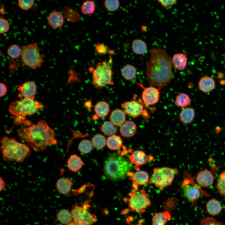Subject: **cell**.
Listing matches in <instances>:
<instances>
[{"mask_svg": "<svg viewBox=\"0 0 225 225\" xmlns=\"http://www.w3.org/2000/svg\"><path fill=\"white\" fill-rule=\"evenodd\" d=\"M145 73L149 82L160 89L171 81L173 74L172 58L164 49L152 48L149 60L145 63Z\"/></svg>", "mask_w": 225, "mask_h": 225, "instance_id": "1", "label": "cell"}, {"mask_svg": "<svg viewBox=\"0 0 225 225\" xmlns=\"http://www.w3.org/2000/svg\"><path fill=\"white\" fill-rule=\"evenodd\" d=\"M18 135L21 140L37 152L45 150L50 145H56L57 141L54 138V132L44 120L27 127H22Z\"/></svg>", "mask_w": 225, "mask_h": 225, "instance_id": "2", "label": "cell"}, {"mask_svg": "<svg viewBox=\"0 0 225 225\" xmlns=\"http://www.w3.org/2000/svg\"><path fill=\"white\" fill-rule=\"evenodd\" d=\"M0 142L1 150L5 161L21 162L31 153L28 146L18 142L14 138L4 136Z\"/></svg>", "mask_w": 225, "mask_h": 225, "instance_id": "3", "label": "cell"}, {"mask_svg": "<svg viewBox=\"0 0 225 225\" xmlns=\"http://www.w3.org/2000/svg\"><path fill=\"white\" fill-rule=\"evenodd\" d=\"M132 168L131 163L127 159L117 153H112L106 159L103 170L108 178L117 181L124 179Z\"/></svg>", "mask_w": 225, "mask_h": 225, "instance_id": "4", "label": "cell"}, {"mask_svg": "<svg viewBox=\"0 0 225 225\" xmlns=\"http://www.w3.org/2000/svg\"><path fill=\"white\" fill-rule=\"evenodd\" d=\"M44 106L38 101L31 98H24L12 103L8 108L9 113L17 117L24 118L37 112Z\"/></svg>", "mask_w": 225, "mask_h": 225, "instance_id": "5", "label": "cell"}, {"mask_svg": "<svg viewBox=\"0 0 225 225\" xmlns=\"http://www.w3.org/2000/svg\"><path fill=\"white\" fill-rule=\"evenodd\" d=\"M112 59L110 58L99 62L92 71V83L97 89H101L107 85H113L112 64Z\"/></svg>", "mask_w": 225, "mask_h": 225, "instance_id": "6", "label": "cell"}, {"mask_svg": "<svg viewBox=\"0 0 225 225\" xmlns=\"http://www.w3.org/2000/svg\"><path fill=\"white\" fill-rule=\"evenodd\" d=\"M42 50L36 42L24 46L21 57L22 64L34 69L40 68L44 62V55L40 53Z\"/></svg>", "mask_w": 225, "mask_h": 225, "instance_id": "7", "label": "cell"}, {"mask_svg": "<svg viewBox=\"0 0 225 225\" xmlns=\"http://www.w3.org/2000/svg\"><path fill=\"white\" fill-rule=\"evenodd\" d=\"M177 169L168 167L156 168L149 181V184H154L162 190L171 185L178 173Z\"/></svg>", "mask_w": 225, "mask_h": 225, "instance_id": "8", "label": "cell"}, {"mask_svg": "<svg viewBox=\"0 0 225 225\" xmlns=\"http://www.w3.org/2000/svg\"><path fill=\"white\" fill-rule=\"evenodd\" d=\"M129 196L124 200L128 202L129 210L139 214L144 212L151 204L149 195L143 189L138 190L137 187L132 190Z\"/></svg>", "mask_w": 225, "mask_h": 225, "instance_id": "9", "label": "cell"}, {"mask_svg": "<svg viewBox=\"0 0 225 225\" xmlns=\"http://www.w3.org/2000/svg\"><path fill=\"white\" fill-rule=\"evenodd\" d=\"M89 209L77 203L72 205L71 213L76 225H92L97 221V217L89 212Z\"/></svg>", "mask_w": 225, "mask_h": 225, "instance_id": "10", "label": "cell"}, {"mask_svg": "<svg viewBox=\"0 0 225 225\" xmlns=\"http://www.w3.org/2000/svg\"><path fill=\"white\" fill-rule=\"evenodd\" d=\"M182 187L185 197L191 202L196 201L202 192L204 193L194 182L191 176L186 171L184 172Z\"/></svg>", "mask_w": 225, "mask_h": 225, "instance_id": "11", "label": "cell"}, {"mask_svg": "<svg viewBox=\"0 0 225 225\" xmlns=\"http://www.w3.org/2000/svg\"><path fill=\"white\" fill-rule=\"evenodd\" d=\"M144 104L142 101L139 99L125 101L121 105L125 113L132 118H136L142 114L144 112Z\"/></svg>", "mask_w": 225, "mask_h": 225, "instance_id": "12", "label": "cell"}, {"mask_svg": "<svg viewBox=\"0 0 225 225\" xmlns=\"http://www.w3.org/2000/svg\"><path fill=\"white\" fill-rule=\"evenodd\" d=\"M159 89L151 86L144 88L142 94V98L144 104L148 106L156 103L159 100Z\"/></svg>", "mask_w": 225, "mask_h": 225, "instance_id": "13", "label": "cell"}, {"mask_svg": "<svg viewBox=\"0 0 225 225\" xmlns=\"http://www.w3.org/2000/svg\"><path fill=\"white\" fill-rule=\"evenodd\" d=\"M18 89L21 93L20 96L24 98H31L34 100L37 90V86L34 82L28 81L19 85Z\"/></svg>", "mask_w": 225, "mask_h": 225, "instance_id": "14", "label": "cell"}, {"mask_svg": "<svg viewBox=\"0 0 225 225\" xmlns=\"http://www.w3.org/2000/svg\"><path fill=\"white\" fill-rule=\"evenodd\" d=\"M197 182L203 187H208L211 185L214 181V176L208 170L200 171L196 177Z\"/></svg>", "mask_w": 225, "mask_h": 225, "instance_id": "15", "label": "cell"}, {"mask_svg": "<svg viewBox=\"0 0 225 225\" xmlns=\"http://www.w3.org/2000/svg\"><path fill=\"white\" fill-rule=\"evenodd\" d=\"M47 21L49 26L54 29L61 28L64 23V16L57 10L53 11L49 14Z\"/></svg>", "mask_w": 225, "mask_h": 225, "instance_id": "16", "label": "cell"}, {"mask_svg": "<svg viewBox=\"0 0 225 225\" xmlns=\"http://www.w3.org/2000/svg\"><path fill=\"white\" fill-rule=\"evenodd\" d=\"M130 179L134 183V187H137L138 185H143L147 184L149 182V175L148 173L143 171H139L134 173H129Z\"/></svg>", "mask_w": 225, "mask_h": 225, "instance_id": "17", "label": "cell"}, {"mask_svg": "<svg viewBox=\"0 0 225 225\" xmlns=\"http://www.w3.org/2000/svg\"><path fill=\"white\" fill-rule=\"evenodd\" d=\"M174 67L180 71L184 70L188 62L187 55L186 53H179L174 54L172 58Z\"/></svg>", "mask_w": 225, "mask_h": 225, "instance_id": "18", "label": "cell"}, {"mask_svg": "<svg viewBox=\"0 0 225 225\" xmlns=\"http://www.w3.org/2000/svg\"><path fill=\"white\" fill-rule=\"evenodd\" d=\"M199 89L204 93L212 91L215 87L214 80L211 77L205 76L202 77L198 83Z\"/></svg>", "mask_w": 225, "mask_h": 225, "instance_id": "19", "label": "cell"}, {"mask_svg": "<svg viewBox=\"0 0 225 225\" xmlns=\"http://www.w3.org/2000/svg\"><path fill=\"white\" fill-rule=\"evenodd\" d=\"M137 131V126L134 122L127 121L120 128L121 135L124 137L129 138L134 136Z\"/></svg>", "mask_w": 225, "mask_h": 225, "instance_id": "20", "label": "cell"}, {"mask_svg": "<svg viewBox=\"0 0 225 225\" xmlns=\"http://www.w3.org/2000/svg\"><path fill=\"white\" fill-rule=\"evenodd\" d=\"M149 158L144 152L138 150L133 152L129 157L131 163L137 166L146 164L149 160Z\"/></svg>", "mask_w": 225, "mask_h": 225, "instance_id": "21", "label": "cell"}, {"mask_svg": "<svg viewBox=\"0 0 225 225\" xmlns=\"http://www.w3.org/2000/svg\"><path fill=\"white\" fill-rule=\"evenodd\" d=\"M72 186V182L66 178H61L57 181L56 186L57 191L60 193L67 195L70 192Z\"/></svg>", "mask_w": 225, "mask_h": 225, "instance_id": "22", "label": "cell"}, {"mask_svg": "<svg viewBox=\"0 0 225 225\" xmlns=\"http://www.w3.org/2000/svg\"><path fill=\"white\" fill-rule=\"evenodd\" d=\"M110 120L114 125L121 126L125 122V113L121 109H115L111 113Z\"/></svg>", "mask_w": 225, "mask_h": 225, "instance_id": "23", "label": "cell"}, {"mask_svg": "<svg viewBox=\"0 0 225 225\" xmlns=\"http://www.w3.org/2000/svg\"><path fill=\"white\" fill-rule=\"evenodd\" d=\"M83 162L80 158L76 154L71 155L67 162V166L71 171L76 172L82 167Z\"/></svg>", "mask_w": 225, "mask_h": 225, "instance_id": "24", "label": "cell"}, {"mask_svg": "<svg viewBox=\"0 0 225 225\" xmlns=\"http://www.w3.org/2000/svg\"><path fill=\"white\" fill-rule=\"evenodd\" d=\"M171 219V216L167 211L155 213L152 219V225H165Z\"/></svg>", "mask_w": 225, "mask_h": 225, "instance_id": "25", "label": "cell"}, {"mask_svg": "<svg viewBox=\"0 0 225 225\" xmlns=\"http://www.w3.org/2000/svg\"><path fill=\"white\" fill-rule=\"evenodd\" d=\"M62 14L68 21L76 22L79 21L80 17L79 12L76 9L69 6L64 7L62 10Z\"/></svg>", "mask_w": 225, "mask_h": 225, "instance_id": "26", "label": "cell"}, {"mask_svg": "<svg viewBox=\"0 0 225 225\" xmlns=\"http://www.w3.org/2000/svg\"><path fill=\"white\" fill-rule=\"evenodd\" d=\"M206 208L208 212L213 216H216L219 214L222 209L220 202L214 199L208 201L206 204Z\"/></svg>", "mask_w": 225, "mask_h": 225, "instance_id": "27", "label": "cell"}, {"mask_svg": "<svg viewBox=\"0 0 225 225\" xmlns=\"http://www.w3.org/2000/svg\"><path fill=\"white\" fill-rule=\"evenodd\" d=\"M146 43L143 40L136 39L133 40L132 44V48L133 53L136 55H142L147 50Z\"/></svg>", "mask_w": 225, "mask_h": 225, "instance_id": "28", "label": "cell"}, {"mask_svg": "<svg viewBox=\"0 0 225 225\" xmlns=\"http://www.w3.org/2000/svg\"><path fill=\"white\" fill-rule=\"evenodd\" d=\"M194 109L191 107L186 108L182 110L179 114L180 121L185 124H188L192 122L195 116Z\"/></svg>", "mask_w": 225, "mask_h": 225, "instance_id": "29", "label": "cell"}, {"mask_svg": "<svg viewBox=\"0 0 225 225\" xmlns=\"http://www.w3.org/2000/svg\"><path fill=\"white\" fill-rule=\"evenodd\" d=\"M94 110L96 115L99 118L104 117L108 114L110 108L108 104L106 102L100 101L95 105Z\"/></svg>", "mask_w": 225, "mask_h": 225, "instance_id": "30", "label": "cell"}, {"mask_svg": "<svg viewBox=\"0 0 225 225\" xmlns=\"http://www.w3.org/2000/svg\"><path fill=\"white\" fill-rule=\"evenodd\" d=\"M56 218L61 223L65 225L73 221L71 212L65 209H60L57 212Z\"/></svg>", "mask_w": 225, "mask_h": 225, "instance_id": "31", "label": "cell"}, {"mask_svg": "<svg viewBox=\"0 0 225 225\" xmlns=\"http://www.w3.org/2000/svg\"><path fill=\"white\" fill-rule=\"evenodd\" d=\"M137 71V68L135 66L131 64H127L122 69L121 74L126 80H131L135 78Z\"/></svg>", "mask_w": 225, "mask_h": 225, "instance_id": "32", "label": "cell"}, {"mask_svg": "<svg viewBox=\"0 0 225 225\" xmlns=\"http://www.w3.org/2000/svg\"><path fill=\"white\" fill-rule=\"evenodd\" d=\"M106 144L108 147L110 149L116 150L121 147L122 145V141L119 136L113 135L108 138Z\"/></svg>", "mask_w": 225, "mask_h": 225, "instance_id": "33", "label": "cell"}, {"mask_svg": "<svg viewBox=\"0 0 225 225\" xmlns=\"http://www.w3.org/2000/svg\"><path fill=\"white\" fill-rule=\"evenodd\" d=\"M191 102V99L189 96L182 92L176 96L174 103L177 106L185 107L190 105Z\"/></svg>", "mask_w": 225, "mask_h": 225, "instance_id": "34", "label": "cell"}, {"mask_svg": "<svg viewBox=\"0 0 225 225\" xmlns=\"http://www.w3.org/2000/svg\"><path fill=\"white\" fill-rule=\"evenodd\" d=\"M101 130L105 134L108 136H112L116 133L117 131L114 125L110 121L104 122L101 125Z\"/></svg>", "mask_w": 225, "mask_h": 225, "instance_id": "35", "label": "cell"}, {"mask_svg": "<svg viewBox=\"0 0 225 225\" xmlns=\"http://www.w3.org/2000/svg\"><path fill=\"white\" fill-rule=\"evenodd\" d=\"M95 8L96 5L94 2L87 0L82 3L81 7V10L84 14H91L94 12Z\"/></svg>", "mask_w": 225, "mask_h": 225, "instance_id": "36", "label": "cell"}, {"mask_svg": "<svg viewBox=\"0 0 225 225\" xmlns=\"http://www.w3.org/2000/svg\"><path fill=\"white\" fill-rule=\"evenodd\" d=\"M216 188L219 194L225 198V171L219 175L217 180Z\"/></svg>", "mask_w": 225, "mask_h": 225, "instance_id": "37", "label": "cell"}, {"mask_svg": "<svg viewBox=\"0 0 225 225\" xmlns=\"http://www.w3.org/2000/svg\"><path fill=\"white\" fill-rule=\"evenodd\" d=\"M22 52V50L18 45L12 44L10 46L7 50L8 55L13 59H16L21 58Z\"/></svg>", "mask_w": 225, "mask_h": 225, "instance_id": "38", "label": "cell"}, {"mask_svg": "<svg viewBox=\"0 0 225 225\" xmlns=\"http://www.w3.org/2000/svg\"><path fill=\"white\" fill-rule=\"evenodd\" d=\"M107 141L105 137L100 134L95 135L92 138V142L95 148L101 149L105 146Z\"/></svg>", "mask_w": 225, "mask_h": 225, "instance_id": "39", "label": "cell"}, {"mask_svg": "<svg viewBox=\"0 0 225 225\" xmlns=\"http://www.w3.org/2000/svg\"><path fill=\"white\" fill-rule=\"evenodd\" d=\"M104 5L109 11L114 12L117 10L120 6V2L118 0H106L104 1Z\"/></svg>", "mask_w": 225, "mask_h": 225, "instance_id": "40", "label": "cell"}, {"mask_svg": "<svg viewBox=\"0 0 225 225\" xmlns=\"http://www.w3.org/2000/svg\"><path fill=\"white\" fill-rule=\"evenodd\" d=\"M95 52L100 55H103L107 53L112 54L113 51L110 50L108 47L103 43H97L94 47Z\"/></svg>", "mask_w": 225, "mask_h": 225, "instance_id": "41", "label": "cell"}, {"mask_svg": "<svg viewBox=\"0 0 225 225\" xmlns=\"http://www.w3.org/2000/svg\"><path fill=\"white\" fill-rule=\"evenodd\" d=\"M78 149L82 153H88L91 151L92 149V144L88 140H84L79 143L78 145Z\"/></svg>", "mask_w": 225, "mask_h": 225, "instance_id": "42", "label": "cell"}, {"mask_svg": "<svg viewBox=\"0 0 225 225\" xmlns=\"http://www.w3.org/2000/svg\"><path fill=\"white\" fill-rule=\"evenodd\" d=\"M200 225H224L223 224L212 217H207L201 219Z\"/></svg>", "mask_w": 225, "mask_h": 225, "instance_id": "43", "label": "cell"}, {"mask_svg": "<svg viewBox=\"0 0 225 225\" xmlns=\"http://www.w3.org/2000/svg\"><path fill=\"white\" fill-rule=\"evenodd\" d=\"M34 1V0H20L18 1V5L22 9L27 10L31 8Z\"/></svg>", "mask_w": 225, "mask_h": 225, "instance_id": "44", "label": "cell"}, {"mask_svg": "<svg viewBox=\"0 0 225 225\" xmlns=\"http://www.w3.org/2000/svg\"><path fill=\"white\" fill-rule=\"evenodd\" d=\"M0 33L3 34L7 32L10 28V24L8 20L1 18H0Z\"/></svg>", "mask_w": 225, "mask_h": 225, "instance_id": "45", "label": "cell"}, {"mask_svg": "<svg viewBox=\"0 0 225 225\" xmlns=\"http://www.w3.org/2000/svg\"><path fill=\"white\" fill-rule=\"evenodd\" d=\"M158 1L161 5L164 7H168L176 4L177 1L176 0H159Z\"/></svg>", "mask_w": 225, "mask_h": 225, "instance_id": "46", "label": "cell"}, {"mask_svg": "<svg viewBox=\"0 0 225 225\" xmlns=\"http://www.w3.org/2000/svg\"><path fill=\"white\" fill-rule=\"evenodd\" d=\"M0 96L1 97H3L7 93V87L4 83L2 82H0Z\"/></svg>", "mask_w": 225, "mask_h": 225, "instance_id": "47", "label": "cell"}, {"mask_svg": "<svg viewBox=\"0 0 225 225\" xmlns=\"http://www.w3.org/2000/svg\"><path fill=\"white\" fill-rule=\"evenodd\" d=\"M0 191L1 192L5 188L6 185L4 181L1 177L0 178Z\"/></svg>", "mask_w": 225, "mask_h": 225, "instance_id": "48", "label": "cell"}, {"mask_svg": "<svg viewBox=\"0 0 225 225\" xmlns=\"http://www.w3.org/2000/svg\"><path fill=\"white\" fill-rule=\"evenodd\" d=\"M91 105V103L90 101H87L85 102V106L87 107L88 109H90L92 106Z\"/></svg>", "mask_w": 225, "mask_h": 225, "instance_id": "49", "label": "cell"}, {"mask_svg": "<svg viewBox=\"0 0 225 225\" xmlns=\"http://www.w3.org/2000/svg\"><path fill=\"white\" fill-rule=\"evenodd\" d=\"M224 76L223 73L222 72H218V73L217 78L218 79H222Z\"/></svg>", "mask_w": 225, "mask_h": 225, "instance_id": "50", "label": "cell"}, {"mask_svg": "<svg viewBox=\"0 0 225 225\" xmlns=\"http://www.w3.org/2000/svg\"><path fill=\"white\" fill-rule=\"evenodd\" d=\"M220 83L221 85H225V80L223 79L221 80L219 82Z\"/></svg>", "mask_w": 225, "mask_h": 225, "instance_id": "51", "label": "cell"}, {"mask_svg": "<svg viewBox=\"0 0 225 225\" xmlns=\"http://www.w3.org/2000/svg\"><path fill=\"white\" fill-rule=\"evenodd\" d=\"M67 225H76L75 223L74 222V221H73L69 224H68Z\"/></svg>", "mask_w": 225, "mask_h": 225, "instance_id": "52", "label": "cell"}, {"mask_svg": "<svg viewBox=\"0 0 225 225\" xmlns=\"http://www.w3.org/2000/svg\"><path fill=\"white\" fill-rule=\"evenodd\" d=\"M44 225H49L47 224H45Z\"/></svg>", "mask_w": 225, "mask_h": 225, "instance_id": "53", "label": "cell"}, {"mask_svg": "<svg viewBox=\"0 0 225 225\" xmlns=\"http://www.w3.org/2000/svg\"><path fill=\"white\" fill-rule=\"evenodd\" d=\"M140 225H141V223H140Z\"/></svg>", "mask_w": 225, "mask_h": 225, "instance_id": "54", "label": "cell"}]
</instances>
